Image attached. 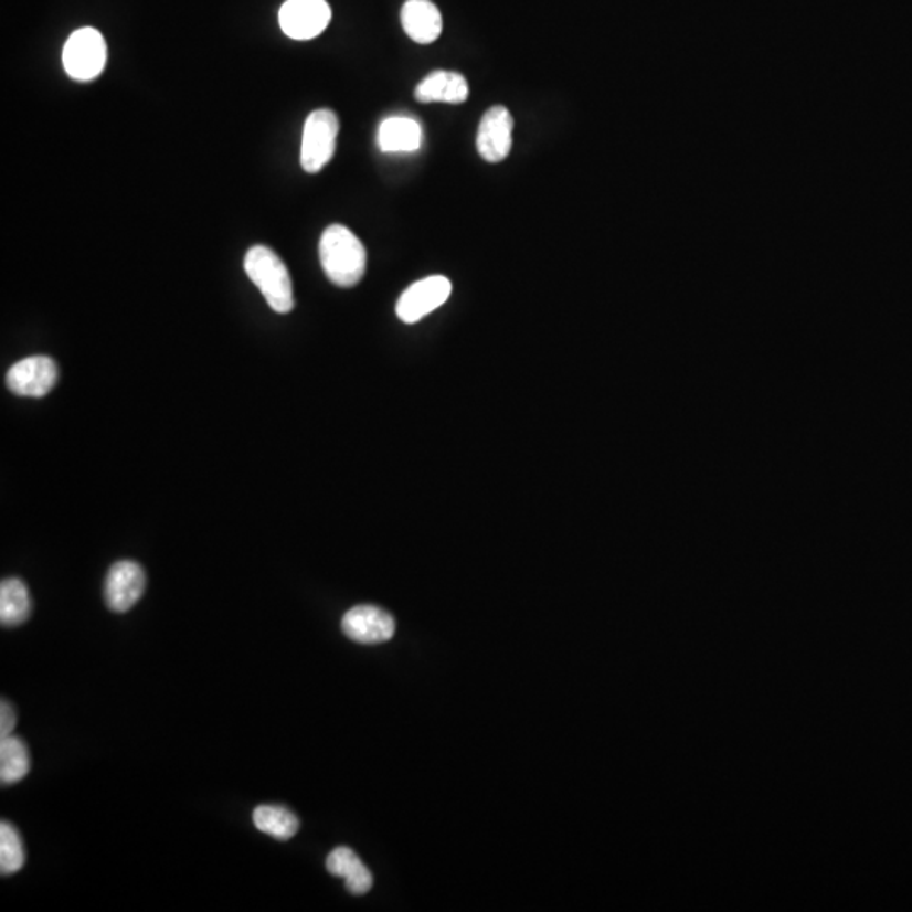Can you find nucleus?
Instances as JSON below:
<instances>
[{"instance_id":"f257e3e1","label":"nucleus","mask_w":912,"mask_h":912,"mask_svg":"<svg viewBox=\"0 0 912 912\" xmlns=\"http://www.w3.org/2000/svg\"><path fill=\"white\" fill-rule=\"evenodd\" d=\"M320 261L325 274L335 286L353 288L365 274L367 252L350 229L333 223L321 235Z\"/></svg>"},{"instance_id":"f03ea898","label":"nucleus","mask_w":912,"mask_h":912,"mask_svg":"<svg viewBox=\"0 0 912 912\" xmlns=\"http://www.w3.org/2000/svg\"><path fill=\"white\" fill-rule=\"evenodd\" d=\"M244 269L248 279L261 289L267 305L280 315L293 311V280L288 267L276 252L264 245H255L245 254Z\"/></svg>"},{"instance_id":"7ed1b4c3","label":"nucleus","mask_w":912,"mask_h":912,"mask_svg":"<svg viewBox=\"0 0 912 912\" xmlns=\"http://www.w3.org/2000/svg\"><path fill=\"white\" fill-rule=\"evenodd\" d=\"M107 63V43L100 31L82 28L75 31L63 47V66L70 78L91 82L104 72Z\"/></svg>"},{"instance_id":"20e7f679","label":"nucleus","mask_w":912,"mask_h":912,"mask_svg":"<svg viewBox=\"0 0 912 912\" xmlns=\"http://www.w3.org/2000/svg\"><path fill=\"white\" fill-rule=\"evenodd\" d=\"M340 124L335 112L320 108L309 114L303 129L301 166L306 173H320L337 148Z\"/></svg>"},{"instance_id":"39448f33","label":"nucleus","mask_w":912,"mask_h":912,"mask_svg":"<svg viewBox=\"0 0 912 912\" xmlns=\"http://www.w3.org/2000/svg\"><path fill=\"white\" fill-rule=\"evenodd\" d=\"M331 21L327 0H286L279 9V25L286 36L308 41L320 36Z\"/></svg>"},{"instance_id":"423d86ee","label":"nucleus","mask_w":912,"mask_h":912,"mask_svg":"<svg viewBox=\"0 0 912 912\" xmlns=\"http://www.w3.org/2000/svg\"><path fill=\"white\" fill-rule=\"evenodd\" d=\"M452 295V283L445 276H430L417 280L399 298L395 305L399 320L413 325L445 305Z\"/></svg>"},{"instance_id":"0eeeda50","label":"nucleus","mask_w":912,"mask_h":912,"mask_svg":"<svg viewBox=\"0 0 912 912\" xmlns=\"http://www.w3.org/2000/svg\"><path fill=\"white\" fill-rule=\"evenodd\" d=\"M146 573L136 561H117L108 570L104 585L107 607L117 614L130 611L145 595Z\"/></svg>"},{"instance_id":"6e6552de","label":"nucleus","mask_w":912,"mask_h":912,"mask_svg":"<svg viewBox=\"0 0 912 912\" xmlns=\"http://www.w3.org/2000/svg\"><path fill=\"white\" fill-rule=\"evenodd\" d=\"M8 388L22 397H44L59 382V367L50 357L19 360L9 369Z\"/></svg>"},{"instance_id":"1a4fd4ad","label":"nucleus","mask_w":912,"mask_h":912,"mask_svg":"<svg viewBox=\"0 0 912 912\" xmlns=\"http://www.w3.org/2000/svg\"><path fill=\"white\" fill-rule=\"evenodd\" d=\"M515 119L502 105L490 107L481 117L477 132V151L487 162H500L512 149Z\"/></svg>"},{"instance_id":"9d476101","label":"nucleus","mask_w":912,"mask_h":912,"mask_svg":"<svg viewBox=\"0 0 912 912\" xmlns=\"http://www.w3.org/2000/svg\"><path fill=\"white\" fill-rule=\"evenodd\" d=\"M341 629L349 639L359 644H382L392 639L395 633V622L391 614L374 607V605H359L350 608Z\"/></svg>"},{"instance_id":"9b49d317","label":"nucleus","mask_w":912,"mask_h":912,"mask_svg":"<svg viewBox=\"0 0 912 912\" xmlns=\"http://www.w3.org/2000/svg\"><path fill=\"white\" fill-rule=\"evenodd\" d=\"M401 22L411 40L420 44H432L443 31L442 12L432 0H407L401 11Z\"/></svg>"},{"instance_id":"f8f14e48","label":"nucleus","mask_w":912,"mask_h":912,"mask_svg":"<svg viewBox=\"0 0 912 912\" xmlns=\"http://www.w3.org/2000/svg\"><path fill=\"white\" fill-rule=\"evenodd\" d=\"M414 97L421 104H464L470 88L464 75L455 72H433L417 85Z\"/></svg>"},{"instance_id":"ddd939ff","label":"nucleus","mask_w":912,"mask_h":912,"mask_svg":"<svg viewBox=\"0 0 912 912\" xmlns=\"http://www.w3.org/2000/svg\"><path fill=\"white\" fill-rule=\"evenodd\" d=\"M327 870L331 876L346 880L350 894L363 895L374 886V877L363 866L356 851L347 847H338L328 855Z\"/></svg>"},{"instance_id":"4468645a","label":"nucleus","mask_w":912,"mask_h":912,"mask_svg":"<svg viewBox=\"0 0 912 912\" xmlns=\"http://www.w3.org/2000/svg\"><path fill=\"white\" fill-rule=\"evenodd\" d=\"M423 139L420 124L410 117H391L379 127V148L384 152L417 151Z\"/></svg>"},{"instance_id":"2eb2a0df","label":"nucleus","mask_w":912,"mask_h":912,"mask_svg":"<svg viewBox=\"0 0 912 912\" xmlns=\"http://www.w3.org/2000/svg\"><path fill=\"white\" fill-rule=\"evenodd\" d=\"M33 601L30 590L19 579H8L0 585V624L18 627L31 617Z\"/></svg>"},{"instance_id":"dca6fc26","label":"nucleus","mask_w":912,"mask_h":912,"mask_svg":"<svg viewBox=\"0 0 912 912\" xmlns=\"http://www.w3.org/2000/svg\"><path fill=\"white\" fill-rule=\"evenodd\" d=\"M31 771V755L19 736L0 739V783L11 786L24 780Z\"/></svg>"},{"instance_id":"f3484780","label":"nucleus","mask_w":912,"mask_h":912,"mask_svg":"<svg viewBox=\"0 0 912 912\" xmlns=\"http://www.w3.org/2000/svg\"><path fill=\"white\" fill-rule=\"evenodd\" d=\"M252 821H254L257 830L276 838V840H289L299 830L298 816L289 809L283 808V806H257L252 813Z\"/></svg>"},{"instance_id":"a211bd4d","label":"nucleus","mask_w":912,"mask_h":912,"mask_svg":"<svg viewBox=\"0 0 912 912\" xmlns=\"http://www.w3.org/2000/svg\"><path fill=\"white\" fill-rule=\"evenodd\" d=\"M22 837L11 823H0V873L12 876L24 867Z\"/></svg>"},{"instance_id":"6ab92c4d","label":"nucleus","mask_w":912,"mask_h":912,"mask_svg":"<svg viewBox=\"0 0 912 912\" xmlns=\"http://www.w3.org/2000/svg\"><path fill=\"white\" fill-rule=\"evenodd\" d=\"M15 723H18V715H15L14 708L8 701H2L0 704V739L12 735Z\"/></svg>"}]
</instances>
